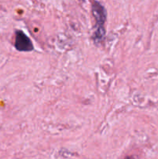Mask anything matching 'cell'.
I'll return each instance as SVG.
<instances>
[{"instance_id": "6da1fadb", "label": "cell", "mask_w": 158, "mask_h": 159, "mask_svg": "<svg viewBox=\"0 0 158 159\" xmlns=\"http://www.w3.org/2000/svg\"><path fill=\"white\" fill-rule=\"evenodd\" d=\"M92 13L96 22V27L93 38L94 41L100 42L103 40L105 34L104 26L106 20V11L100 2L95 1L92 4Z\"/></svg>"}, {"instance_id": "7a4b0ae2", "label": "cell", "mask_w": 158, "mask_h": 159, "mask_svg": "<svg viewBox=\"0 0 158 159\" xmlns=\"http://www.w3.org/2000/svg\"><path fill=\"white\" fill-rule=\"evenodd\" d=\"M15 48L19 51H30L33 49V45L23 31L18 30L15 33Z\"/></svg>"}]
</instances>
